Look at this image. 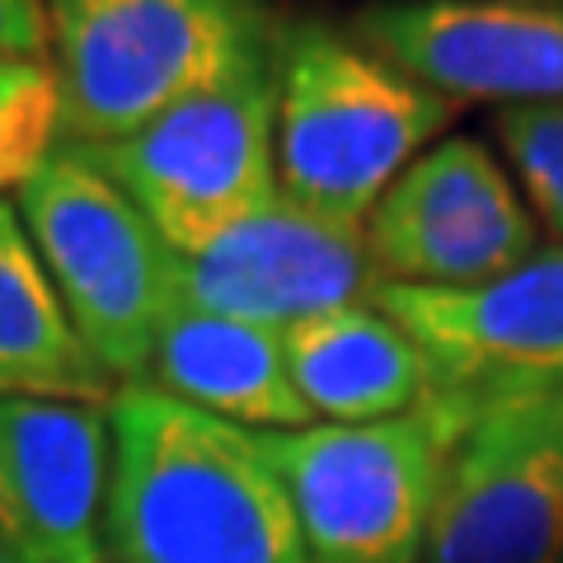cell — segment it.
<instances>
[{"label":"cell","mask_w":563,"mask_h":563,"mask_svg":"<svg viewBox=\"0 0 563 563\" xmlns=\"http://www.w3.org/2000/svg\"><path fill=\"white\" fill-rule=\"evenodd\" d=\"M109 563H310L301 521L254 432L155 385L109 399Z\"/></svg>","instance_id":"1"},{"label":"cell","mask_w":563,"mask_h":563,"mask_svg":"<svg viewBox=\"0 0 563 563\" xmlns=\"http://www.w3.org/2000/svg\"><path fill=\"white\" fill-rule=\"evenodd\" d=\"M461 103L376 57L352 33H277V184L339 221H362Z\"/></svg>","instance_id":"2"},{"label":"cell","mask_w":563,"mask_h":563,"mask_svg":"<svg viewBox=\"0 0 563 563\" xmlns=\"http://www.w3.org/2000/svg\"><path fill=\"white\" fill-rule=\"evenodd\" d=\"M66 141L103 146L273 62L263 0H47Z\"/></svg>","instance_id":"3"},{"label":"cell","mask_w":563,"mask_h":563,"mask_svg":"<svg viewBox=\"0 0 563 563\" xmlns=\"http://www.w3.org/2000/svg\"><path fill=\"white\" fill-rule=\"evenodd\" d=\"M484 404L432 395L376 422L254 432L301 521L310 563H422L451 451Z\"/></svg>","instance_id":"4"},{"label":"cell","mask_w":563,"mask_h":563,"mask_svg":"<svg viewBox=\"0 0 563 563\" xmlns=\"http://www.w3.org/2000/svg\"><path fill=\"white\" fill-rule=\"evenodd\" d=\"M14 207L90 357L113 385H141L179 306L174 250L70 141L14 192Z\"/></svg>","instance_id":"5"},{"label":"cell","mask_w":563,"mask_h":563,"mask_svg":"<svg viewBox=\"0 0 563 563\" xmlns=\"http://www.w3.org/2000/svg\"><path fill=\"white\" fill-rule=\"evenodd\" d=\"M80 151L141 207L174 254L207 250L282 192L277 52L217 90L174 103L132 136Z\"/></svg>","instance_id":"6"},{"label":"cell","mask_w":563,"mask_h":563,"mask_svg":"<svg viewBox=\"0 0 563 563\" xmlns=\"http://www.w3.org/2000/svg\"><path fill=\"white\" fill-rule=\"evenodd\" d=\"M380 282L470 291L540 254V221L474 136H446L385 188L366 217Z\"/></svg>","instance_id":"7"},{"label":"cell","mask_w":563,"mask_h":563,"mask_svg":"<svg viewBox=\"0 0 563 563\" xmlns=\"http://www.w3.org/2000/svg\"><path fill=\"white\" fill-rule=\"evenodd\" d=\"M422 563H563V390L507 395L470 418Z\"/></svg>","instance_id":"8"},{"label":"cell","mask_w":563,"mask_h":563,"mask_svg":"<svg viewBox=\"0 0 563 563\" xmlns=\"http://www.w3.org/2000/svg\"><path fill=\"white\" fill-rule=\"evenodd\" d=\"M179 306L244 324L291 329L314 314L372 301L380 277L362 221H339L277 192L198 254H174Z\"/></svg>","instance_id":"9"},{"label":"cell","mask_w":563,"mask_h":563,"mask_svg":"<svg viewBox=\"0 0 563 563\" xmlns=\"http://www.w3.org/2000/svg\"><path fill=\"white\" fill-rule=\"evenodd\" d=\"M372 301L422 343L437 366V395L493 404L563 390V244L470 291L380 282Z\"/></svg>","instance_id":"10"},{"label":"cell","mask_w":563,"mask_h":563,"mask_svg":"<svg viewBox=\"0 0 563 563\" xmlns=\"http://www.w3.org/2000/svg\"><path fill=\"white\" fill-rule=\"evenodd\" d=\"M352 38L455 103H563V5L380 0L352 14Z\"/></svg>","instance_id":"11"},{"label":"cell","mask_w":563,"mask_h":563,"mask_svg":"<svg viewBox=\"0 0 563 563\" xmlns=\"http://www.w3.org/2000/svg\"><path fill=\"white\" fill-rule=\"evenodd\" d=\"M109 404L0 395V540L20 563H103Z\"/></svg>","instance_id":"12"},{"label":"cell","mask_w":563,"mask_h":563,"mask_svg":"<svg viewBox=\"0 0 563 563\" xmlns=\"http://www.w3.org/2000/svg\"><path fill=\"white\" fill-rule=\"evenodd\" d=\"M282 352L314 422H376L437 395L432 357L376 301L282 329Z\"/></svg>","instance_id":"13"},{"label":"cell","mask_w":563,"mask_h":563,"mask_svg":"<svg viewBox=\"0 0 563 563\" xmlns=\"http://www.w3.org/2000/svg\"><path fill=\"white\" fill-rule=\"evenodd\" d=\"M141 385H155L244 432H287L314 422L291 385L277 329L192 306H174Z\"/></svg>","instance_id":"14"},{"label":"cell","mask_w":563,"mask_h":563,"mask_svg":"<svg viewBox=\"0 0 563 563\" xmlns=\"http://www.w3.org/2000/svg\"><path fill=\"white\" fill-rule=\"evenodd\" d=\"M0 395L109 404L113 376L90 357L14 198H0Z\"/></svg>","instance_id":"15"},{"label":"cell","mask_w":563,"mask_h":563,"mask_svg":"<svg viewBox=\"0 0 563 563\" xmlns=\"http://www.w3.org/2000/svg\"><path fill=\"white\" fill-rule=\"evenodd\" d=\"M62 146L66 109L52 62L0 52V198H14Z\"/></svg>","instance_id":"16"},{"label":"cell","mask_w":563,"mask_h":563,"mask_svg":"<svg viewBox=\"0 0 563 563\" xmlns=\"http://www.w3.org/2000/svg\"><path fill=\"white\" fill-rule=\"evenodd\" d=\"M498 132L536 217L563 240V103H503Z\"/></svg>","instance_id":"17"},{"label":"cell","mask_w":563,"mask_h":563,"mask_svg":"<svg viewBox=\"0 0 563 563\" xmlns=\"http://www.w3.org/2000/svg\"><path fill=\"white\" fill-rule=\"evenodd\" d=\"M0 52L52 62L47 0H0Z\"/></svg>","instance_id":"18"},{"label":"cell","mask_w":563,"mask_h":563,"mask_svg":"<svg viewBox=\"0 0 563 563\" xmlns=\"http://www.w3.org/2000/svg\"><path fill=\"white\" fill-rule=\"evenodd\" d=\"M0 563H20V554H14V550H10V544H5V540H0Z\"/></svg>","instance_id":"19"},{"label":"cell","mask_w":563,"mask_h":563,"mask_svg":"<svg viewBox=\"0 0 563 563\" xmlns=\"http://www.w3.org/2000/svg\"><path fill=\"white\" fill-rule=\"evenodd\" d=\"M521 5H563V0H521Z\"/></svg>","instance_id":"20"}]
</instances>
